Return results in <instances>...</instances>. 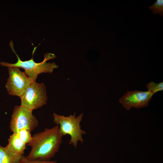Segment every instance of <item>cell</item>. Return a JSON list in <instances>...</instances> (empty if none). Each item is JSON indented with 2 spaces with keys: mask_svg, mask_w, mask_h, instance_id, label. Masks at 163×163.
<instances>
[{
  "mask_svg": "<svg viewBox=\"0 0 163 163\" xmlns=\"http://www.w3.org/2000/svg\"><path fill=\"white\" fill-rule=\"evenodd\" d=\"M63 136L58 125L34 134L27 144L31 149L25 158L31 161L50 160L59 151Z\"/></svg>",
  "mask_w": 163,
  "mask_h": 163,
  "instance_id": "obj_1",
  "label": "cell"
},
{
  "mask_svg": "<svg viewBox=\"0 0 163 163\" xmlns=\"http://www.w3.org/2000/svg\"><path fill=\"white\" fill-rule=\"evenodd\" d=\"M9 45L12 51L16 56L17 61L14 63L1 62V65L8 67L13 66L24 69L25 73L34 82H36L38 75L40 74L43 73H52L54 69H56L59 67V66L54 62L52 63L46 62L47 61L56 57V56L54 53H46L44 54V59L43 61L39 63H37L34 61L33 58V54L37 48V47H35L33 51L31 59L28 60L22 61L14 50L13 43L12 40L10 41Z\"/></svg>",
  "mask_w": 163,
  "mask_h": 163,
  "instance_id": "obj_2",
  "label": "cell"
},
{
  "mask_svg": "<svg viewBox=\"0 0 163 163\" xmlns=\"http://www.w3.org/2000/svg\"><path fill=\"white\" fill-rule=\"evenodd\" d=\"M83 113H82L76 117V113L69 116L58 115L53 113V115L54 123L59 126V129L62 135H69L70 139L69 144H72L75 148H76L78 142L82 143L84 140L82 135L86 134L84 130L81 129L80 122L82 120Z\"/></svg>",
  "mask_w": 163,
  "mask_h": 163,
  "instance_id": "obj_3",
  "label": "cell"
},
{
  "mask_svg": "<svg viewBox=\"0 0 163 163\" xmlns=\"http://www.w3.org/2000/svg\"><path fill=\"white\" fill-rule=\"evenodd\" d=\"M32 111L21 105H15L11 116L9 126L10 131L15 133L22 129L31 132L33 131L38 126L39 122Z\"/></svg>",
  "mask_w": 163,
  "mask_h": 163,
  "instance_id": "obj_4",
  "label": "cell"
},
{
  "mask_svg": "<svg viewBox=\"0 0 163 163\" xmlns=\"http://www.w3.org/2000/svg\"><path fill=\"white\" fill-rule=\"evenodd\" d=\"M21 105L33 111L47 103V97L43 83H32L20 97Z\"/></svg>",
  "mask_w": 163,
  "mask_h": 163,
  "instance_id": "obj_5",
  "label": "cell"
},
{
  "mask_svg": "<svg viewBox=\"0 0 163 163\" xmlns=\"http://www.w3.org/2000/svg\"><path fill=\"white\" fill-rule=\"evenodd\" d=\"M8 71L9 77L5 86L7 92L10 95L20 97L34 82L18 68L8 67Z\"/></svg>",
  "mask_w": 163,
  "mask_h": 163,
  "instance_id": "obj_6",
  "label": "cell"
},
{
  "mask_svg": "<svg viewBox=\"0 0 163 163\" xmlns=\"http://www.w3.org/2000/svg\"><path fill=\"white\" fill-rule=\"evenodd\" d=\"M153 94L148 91H128L119 99V102L127 110L133 107L143 108L148 106Z\"/></svg>",
  "mask_w": 163,
  "mask_h": 163,
  "instance_id": "obj_7",
  "label": "cell"
},
{
  "mask_svg": "<svg viewBox=\"0 0 163 163\" xmlns=\"http://www.w3.org/2000/svg\"><path fill=\"white\" fill-rule=\"evenodd\" d=\"M8 144L5 146L9 151L18 154L24 155L27 145L19 137L16 133H13L8 139Z\"/></svg>",
  "mask_w": 163,
  "mask_h": 163,
  "instance_id": "obj_8",
  "label": "cell"
},
{
  "mask_svg": "<svg viewBox=\"0 0 163 163\" xmlns=\"http://www.w3.org/2000/svg\"><path fill=\"white\" fill-rule=\"evenodd\" d=\"M23 155L11 152L0 145V163H19Z\"/></svg>",
  "mask_w": 163,
  "mask_h": 163,
  "instance_id": "obj_9",
  "label": "cell"
},
{
  "mask_svg": "<svg viewBox=\"0 0 163 163\" xmlns=\"http://www.w3.org/2000/svg\"><path fill=\"white\" fill-rule=\"evenodd\" d=\"M16 133L20 139L26 145L29 143L31 139V132L27 129H20Z\"/></svg>",
  "mask_w": 163,
  "mask_h": 163,
  "instance_id": "obj_10",
  "label": "cell"
},
{
  "mask_svg": "<svg viewBox=\"0 0 163 163\" xmlns=\"http://www.w3.org/2000/svg\"><path fill=\"white\" fill-rule=\"evenodd\" d=\"M149 8L152 11L153 14H158L160 15H163V0H156L152 5L149 7Z\"/></svg>",
  "mask_w": 163,
  "mask_h": 163,
  "instance_id": "obj_11",
  "label": "cell"
},
{
  "mask_svg": "<svg viewBox=\"0 0 163 163\" xmlns=\"http://www.w3.org/2000/svg\"><path fill=\"white\" fill-rule=\"evenodd\" d=\"M146 87L147 91L154 94L155 93L163 90V82L155 83L153 82H151L147 84Z\"/></svg>",
  "mask_w": 163,
  "mask_h": 163,
  "instance_id": "obj_12",
  "label": "cell"
},
{
  "mask_svg": "<svg viewBox=\"0 0 163 163\" xmlns=\"http://www.w3.org/2000/svg\"><path fill=\"white\" fill-rule=\"evenodd\" d=\"M19 163H57V162L56 161H41L30 160L26 159L23 155Z\"/></svg>",
  "mask_w": 163,
  "mask_h": 163,
  "instance_id": "obj_13",
  "label": "cell"
}]
</instances>
